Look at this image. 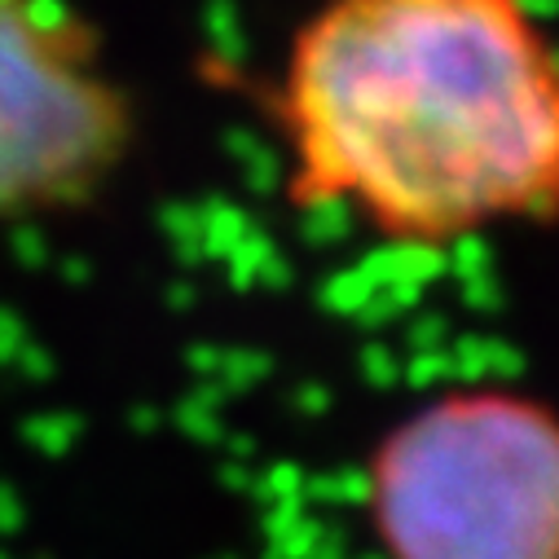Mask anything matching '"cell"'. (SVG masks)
<instances>
[{
  "label": "cell",
  "mask_w": 559,
  "mask_h": 559,
  "mask_svg": "<svg viewBox=\"0 0 559 559\" xmlns=\"http://www.w3.org/2000/svg\"><path fill=\"white\" fill-rule=\"evenodd\" d=\"M379 559H559V409L454 388L401 414L361 472Z\"/></svg>",
  "instance_id": "cell-2"
},
{
  "label": "cell",
  "mask_w": 559,
  "mask_h": 559,
  "mask_svg": "<svg viewBox=\"0 0 559 559\" xmlns=\"http://www.w3.org/2000/svg\"><path fill=\"white\" fill-rule=\"evenodd\" d=\"M264 102L300 216L401 251L559 221V45L528 0H326Z\"/></svg>",
  "instance_id": "cell-1"
},
{
  "label": "cell",
  "mask_w": 559,
  "mask_h": 559,
  "mask_svg": "<svg viewBox=\"0 0 559 559\" xmlns=\"http://www.w3.org/2000/svg\"><path fill=\"white\" fill-rule=\"evenodd\" d=\"M132 142L93 27L67 0H0V229L93 207Z\"/></svg>",
  "instance_id": "cell-3"
}]
</instances>
